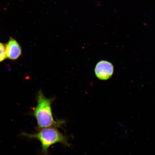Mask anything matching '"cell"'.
<instances>
[{
    "mask_svg": "<svg viewBox=\"0 0 155 155\" xmlns=\"http://www.w3.org/2000/svg\"><path fill=\"white\" fill-rule=\"evenodd\" d=\"M5 48L7 58L11 60L17 59L22 53L20 45L18 42L12 38L10 39Z\"/></svg>",
    "mask_w": 155,
    "mask_h": 155,
    "instance_id": "277c9868",
    "label": "cell"
},
{
    "mask_svg": "<svg viewBox=\"0 0 155 155\" xmlns=\"http://www.w3.org/2000/svg\"><path fill=\"white\" fill-rule=\"evenodd\" d=\"M6 58L5 46L3 44L0 42V62L4 61Z\"/></svg>",
    "mask_w": 155,
    "mask_h": 155,
    "instance_id": "5b68a950",
    "label": "cell"
},
{
    "mask_svg": "<svg viewBox=\"0 0 155 155\" xmlns=\"http://www.w3.org/2000/svg\"><path fill=\"white\" fill-rule=\"evenodd\" d=\"M114 67L110 62L100 61L97 64L94 72L97 78L100 80L106 81L111 78L113 74Z\"/></svg>",
    "mask_w": 155,
    "mask_h": 155,
    "instance_id": "3957f363",
    "label": "cell"
},
{
    "mask_svg": "<svg viewBox=\"0 0 155 155\" xmlns=\"http://www.w3.org/2000/svg\"><path fill=\"white\" fill-rule=\"evenodd\" d=\"M38 130V132L34 134L23 133L22 135L39 141L41 144L42 152L45 154L47 155L48 148L56 143H61L65 146H69L67 137L60 133L57 127H46Z\"/></svg>",
    "mask_w": 155,
    "mask_h": 155,
    "instance_id": "7a4b0ae2",
    "label": "cell"
},
{
    "mask_svg": "<svg viewBox=\"0 0 155 155\" xmlns=\"http://www.w3.org/2000/svg\"><path fill=\"white\" fill-rule=\"evenodd\" d=\"M55 98H48L41 90L37 96V104L35 108L33 115L38 124V130L48 127H58L64 123L63 120H55L53 117L51 104Z\"/></svg>",
    "mask_w": 155,
    "mask_h": 155,
    "instance_id": "6da1fadb",
    "label": "cell"
}]
</instances>
